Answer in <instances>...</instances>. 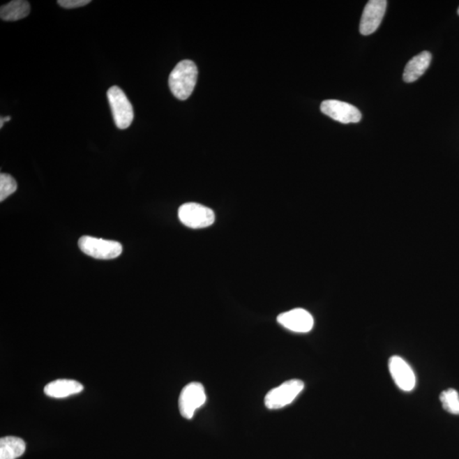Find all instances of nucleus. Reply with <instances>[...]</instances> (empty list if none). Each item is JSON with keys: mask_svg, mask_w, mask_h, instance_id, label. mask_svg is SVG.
Wrapping results in <instances>:
<instances>
[{"mask_svg": "<svg viewBox=\"0 0 459 459\" xmlns=\"http://www.w3.org/2000/svg\"><path fill=\"white\" fill-rule=\"evenodd\" d=\"M278 322L295 333H308L313 329L314 319L308 311L297 308L279 315Z\"/></svg>", "mask_w": 459, "mask_h": 459, "instance_id": "9", "label": "nucleus"}, {"mask_svg": "<svg viewBox=\"0 0 459 459\" xmlns=\"http://www.w3.org/2000/svg\"><path fill=\"white\" fill-rule=\"evenodd\" d=\"M439 400L442 404L443 408L450 414L459 415V395L458 392L454 389L442 392L439 396Z\"/></svg>", "mask_w": 459, "mask_h": 459, "instance_id": "15", "label": "nucleus"}, {"mask_svg": "<svg viewBox=\"0 0 459 459\" xmlns=\"http://www.w3.org/2000/svg\"><path fill=\"white\" fill-rule=\"evenodd\" d=\"M178 216L183 225L193 229L208 227L215 223L216 219L215 213L211 209L196 203L181 206Z\"/></svg>", "mask_w": 459, "mask_h": 459, "instance_id": "5", "label": "nucleus"}, {"mask_svg": "<svg viewBox=\"0 0 459 459\" xmlns=\"http://www.w3.org/2000/svg\"><path fill=\"white\" fill-rule=\"evenodd\" d=\"M431 59H432V56L429 52H423L418 56L412 57L404 69L403 80L406 83H412V82L418 80L429 68Z\"/></svg>", "mask_w": 459, "mask_h": 459, "instance_id": "12", "label": "nucleus"}, {"mask_svg": "<svg viewBox=\"0 0 459 459\" xmlns=\"http://www.w3.org/2000/svg\"><path fill=\"white\" fill-rule=\"evenodd\" d=\"M30 13V3L24 0H14L1 6L0 17L7 22H15L25 18Z\"/></svg>", "mask_w": 459, "mask_h": 459, "instance_id": "13", "label": "nucleus"}, {"mask_svg": "<svg viewBox=\"0 0 459 459\" xmlns=\"http://www.w3.org/2000/svg\"><path fill=\"white\" fill-rule=\"evenodd\" d=\"M57 3L65 9H75V8L87 6L91 1L89 0H59Z\"/></svg>", "mask_w": 459, "mask_h": 459, "instance_id": "17", "label": "nucleus"}, {"mask_svg": "<svg viewBox=\"0 0 459 459\" xmlns=\"http://www.w3.org/2000/svg\"><path fill=\"white\" fill-rule=\"evenodd\" d=\"M107 99L116 127L120 130L130 127L134 120V109L122 89L111 87L107 91Z\"/></svg>", "mask_w": 459, "mask_h": 459, "instance_id": "2", "label": "nucleus"}, {"mask_svg": "<svg viewBox=\"0 0 459 459\" xmlns=\"http://www.w3.org/2000/svg\"><path fill=\"white\" fill-rule=\"evenodd\" d=\"M84 386L77 381L72 379H57L45 387V394L52 398H65L68 396L79 394L83 391Z\"/></svg>", "mask_w": 459, "mask_h": 459, "instance_id": "11", "label": "nucleus"}, {"mask_svg": "<svg viewBox=\"0 0 459 459\" xmlns=\"http://www.w3.org/2000/svg\"><path fill=\"white\" fill-rule=\"evenodd\" d=\"M458 15H459V8H458Z\"/></svg>", "mask_w": 459, "mask_h": 459, "instance_id": "19", "label": "nucleus"}, {"mask_svg": "<svg viewBox=\"0 0 459 459\" xmlns=\"http://www.w3.org/2000/svg\"><path fill=\"white\" fill-rule=\"evenodd\" d=\"M204 385L193 382L186 385L179 398V409L183 418L192 419L195 412L206 402Z\"/></svg>", "mask_w": 459, "mask_h": 459, "instance_id": "6", "label": "nucleus"}, {"mask_svg": "<svg viewBox=\"0 0 459 459\" xmlns=\"http://www.w3.org/2000/svg\"><path fill=\"white\" fill-rule=\"evenodd\" d=\"M322 114L342 123H359L361 114L353 105L337 100H326L321 104Z\"/></svg>", "mask_w": 459, "mask_h": 459, "instance_id": "7", "label": "nucleus"}, {"mask_svg": "<svg viewBox=\"0 0 459 459\" xmlns=\"http://www.w3.org/2000/svg\"><path fill=\"white\" fill-rule=\"evenodd\" d=\"M25 450V442L21 438L6 437L0 439V459H17Z\"/></svg>", "mask_w": 459, "mask_h": 459, "instance_id": "14", "label": "nucleus"}, {"mask_svg": "<svg viewBox=\"0 0 459 459\" xmlns=\"http://www.w3.org/2000/svg\"><path fill=\"white\" fill-rule=\"evenodd\" d=\"M17 190V183L10 174H0V201L6 200L8 197Z\"/></svg>", "mask_w": 459, "mask_h": 459, "instance_id": "16", "label": "nucleus"}, {"mask_svg": "<svg viewBox=\"0 0 459 459\" xmlns=\"http://www.w3.org/2000/svg\"><path fill=\"white\" fill-rule=\"evenodd\" d=\"M304 388L305 384L301 380H287L267 393L264 405L271 410L285 407L294 402Z\"/></svg>", "mask_w": 459, "mask_h": 459, "instance_id": "3", "label": "nucleus"}, {"mask_svg": "<svg viewBox=\"0 0 459 459\" xmlns=\"http://www.w3.org/2000/svg\"><path fill=\"white\" fill-rule=\"evenodd\" d=\"M389 368L395 383L403 391H412L415 388L416 377L407 361L398 356L389 361Z\"/></svg>", "mask_w": 459, "mask_h": 459, "instance_id": "10", "label": "nucleus"}, {"mask_svg": "<svg viewBox=\"0 0 459 459\" xmlns=\"http://www.w3.org/2000/svg\"><path fill=\"white\" fill-rule=\"evenodd\" d=\"M10 119L11 118L10 116H5V118H1V120H0V122H1V123H0V128H3V123L10 121Z\"/></svg>", "mask_w": 459, "mask_h": 459, "instance_id": "18", "label": "nucleus"}, {"mask_svg": "<svg viewBox=\"0 0 459 459\" xmlns=\"http://www.w3.org/2000/svg\"><path fill=\"white\" fill-rule=\"evenodd\" d=\"M387 1L370 0L366 5L360 22V33L368 36L375 32L382 22L386 11Z\"/></svg>", "mask_w": 459, "mask_h": 459, "instance_id": "8", "label": "nucleus"}, {"mask_svg": "<svg viewBox=\"0 0 459 459\" xmlns=\"http://www.w3.org/2000/svg\"><path fill=\"white\" fill-rule=\"evenodd\" d=\"M198 71L193 61L185 60L176 65L171 72L169 85L171 92L177 99H188L195 89Z\"/></svg>", "mask_w": 459, "mask_h": 459, "instance_id": "1", "label": "nucleus"}, {"mask_svg": "<svg viewBox=\"0 0 459 459\" xmlns=\"http://www.w3.org/2000/svg\"><path fill=\"white\" fill-rule=\"evenodd\" d=\"M79 246L85 255L98 259H115L123 251L121 243L116 241L96 239L89 236H82Z\"/></svg>", "mask_w": 459, "mask_h": 459, "instance_id": "4", "label": "nucleus"}]
</instances>
